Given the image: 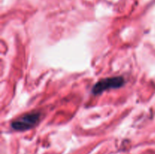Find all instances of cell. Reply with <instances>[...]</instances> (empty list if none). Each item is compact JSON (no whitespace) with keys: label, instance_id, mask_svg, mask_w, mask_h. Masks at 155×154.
I'll return each mask as SVG.
<instances>
[{"label":"cell","instance_id":"obj_1","mask_svg":"<svg viewBox=\"0 0 155 154\" xmlns=\"http://www.w3.org/2000/svg\"><path fill=\"white\" fill-rule=\"evenodd\" d=\"M40 113H30L23 115L12 122V127L17 131H26L37 125L40 119Z\"/></svg>","mask_w":155,"mask_h":154},{"label":"cell","instance_id":"obj_2","mask_svg":"<svg viewBox=\"0 0 155 154\" xmlns=\"http://www.w3.org/2000/svg\"><path fill=\"white\" fill-rule=\"evenodd\" d=\"M124 83H125V80L122 76L106 78L100 80L94 85L93 88H92V92L95 95H98V94L102 93L103 91L108 90V89L120 88L121 86L124 85Z\"/></svg>","mask_w":155,"mask_h":154}]
</instances>
